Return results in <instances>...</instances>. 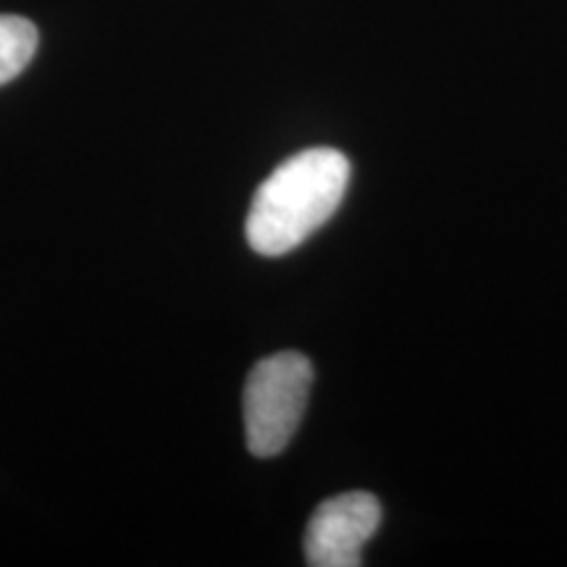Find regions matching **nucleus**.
<instances>
[{"label":"nucleus","mask_w":567,"mask_h":567,"mask_svg":"<svg viewBox=\"0 0 567 567\" xmlns=\"http://www.w3.org/2000/svg\"><path fill=\"white\" fill-rule=\"evenodd\" d=\"M350 184V161L331 147L302 151L260 184L247 213V243L279 258L300 247L334 216Z\"/></svg>","instance_id":"nucleus-1"},{"label":"nucleus","mask_w":567,"mask_h":567,"mask_svg":"<svg viewBox=\"0 0 567 567\" xmlns=\"http://www.w3.org/2000/svg\"><path fill=\"white\" fill-rule=\"evenodd\" d=\"M38 42V27L30 19L0 13V87L30 66Z\"/></svg>","instance_id":"nucleus-4"},{"label":"nucleus","mask_w":567,"mask_h":567,"mask_svg":"<svg viewBox=\"0 0 567 567\" xmlns=\"http://www.w3.org/2000/svg\"><path fill=\"white\" fill-rule=\"evenodd\" d=\"M313 363L302 352L264 358L245 384V436L255 457H276L292 442L308 408Z\"/></svg>","instance_id":"nucleus-2"},{"label":"nucleus","mask_w":567,"mask_h":567,"mask_svg":"<svg viewBox=\"0 0 567 567\" xmlns=\"http://www.w3.org/2000/svg\"><path fill=\"white\" fill-rule=\"evenodd\" d=\"M381 526V505L371 492H344L321 502L305 528V563L358 567L363 547Z\"/></svg>","instance_id":"nucleus-3"}]
</instances>
